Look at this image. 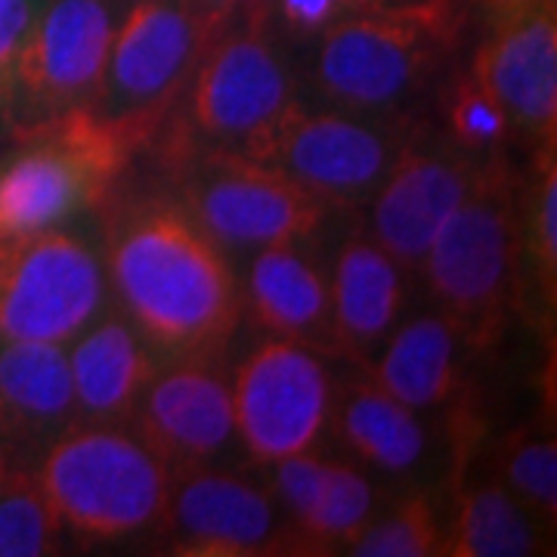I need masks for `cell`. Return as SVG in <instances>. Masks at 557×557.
I'll list each match as a JSON object with an SVG mask.
<instances>
[{
    "label": "cell",
    "mask_w": 557,
    "mask_h": 557,
    "mask_svg": "<svg viewBox=\"0 0 557 557\" xmlns=\"http://www.w3.org/2000/svg\"><path fill=\"white\" fill-rule=\"evenodd\" d=\"M341 440L347 449L387 474H406L428 453V431L416 409L403 406L375 381H357L344 391L335 409Z\"/></svg>",
    "instance_id": "cell-22"
},
{
    "label": "cell",
    "mask_w": 557,
    "mask_h": 557,
    "mask_svg": "<svg viewBox=\"0 0 557 557\" xmlns=\"http://www.w3.org/2000/svg\"><path fill=\"white\" fill-rule=\"evenodd\" d=\"M60 530L87 542H119L159 527L171 471L137 434L109 424H69L32 468Z\"/></svg>",
    "instance_id": "cell-4"
},
{
    "label": "cell",
    "mask_w": 557,
    "mask_h": 557,
    "mask_svg": "<svg viewBox=\"0 0 557 557\" xmlns=\"http://www.w3.org/2000/svg\"><path fill=\"white\" fill-rule=\"evenodd\" d=\"M186 7H193L196 13H201L205 20H211V22H220L239 0H183Z\"/></svg>",
    "instance_id": "cell-33"
},
{
    "label": "cell",
    "mask_w": 557,
    "mask_h": 557,
    "mask_svg": "<svg viewBox=\"0 0 557 557\" xmlns=\"http://www.w3.org/2000/svg\"><path fill=\"white\" fill-rule=\"evenodd\" d=\"M332 375L313 347L267 335L233 375L236 437L260 465L310 453L332 418Z\"/></svg>",
    "instance_id": "cell-8"
},
{
    "label": "cell",
    "mask_w": 557,
    "mask_h": 557,
    "mask_svg": "<svg viewBox=\"0 0 557 557\" xmlns=\"http://www.w3.org/2000/svg\"><path fill=\"white\" fill-rule=\"evenodd\" d=\"M156 121L75 106L22 127V149L0 168V242L57 230L102 205Z\"/></svg>",
    "instance_id": "cell-2"
},
{
    "label": "cell",
    "mask_w": 557,
    "mask_h": 557,
    "mask_svg": "<svg viewBox=\"0 0 557 557\" xmlns=\"http://www.w3.org/2000/svg\"><path fill=\"white\" fill-rule=\"evenodd\" d=\"M471 72L539 149L557 146V7L533 3L496 16Z\"/></svg>",
    "instance_id": "cell-14"
},
{
    "label": "cell",
    "mask_w": 557,
    "mask_h": 557,
    "mask_svg": "<svg viewBox=\"0 0 557 557\" xmlns=\"http://www.w3.org/2000/svg\"><path fill=\"white\" fill-rule=\"evenodd\" d=\"M214 22L183 0H137L115 22L106 78L97 100L106 115H152L174 100V90L196 72Z\"/></svg>",
    "instance_id": "cell-12"
},
{
    "label": "cell",
    "mask_w": 557,
    "mask_h": 557,
    "mask_svg": "<svg viewBox=\"0 0 557 557\" xmlns=\"http://www.w3.org/2000/svg\"><path fill=\"white\" fill-rule=\"evenodd\" d=\"M375 505V490L369 478L347 461H329V478L317 505L295 530L298 545H350L369 523Z\"/></svg>",
    "instance_id": "cell-26"
},
{
    "label": "cell",
    "mask_w": 557,
    "mask_h": 557,
    "mask_svg": "<svg viewBox=\"0 0 557 557\" xmlns=\"http://www.w3.org/2000/svg\"><path fill=\"white\" fill-rule=\"evenodd\" d=\"M276 465V496L282 498L292 530H298L300 520L307 518L317 505L319 493L329 478V458H319L313 453L278 458Z\"/></svg>",
    "instance_id": "cell-30"
},
{
    "label": "cell",
    "mask_w": 557,
    "mask_h": 557,
    "mask_svg": "<svg viewBox=\"0 0 557 557\" xmlns=\"http://www.w3.org/2000/svg\"><path fill=\"white\" fill-rule=\"evenodd\" d=\"M446 530L434 498L418 493L399 502L381 520H369L350 542L354 557H431L443 555Z\"/></svg>",
    "instance_id": "cell-28"
},
{
    "label": "cell",
    "mask_w": 557,
    "mask_h": 557,
    "mask_svg": "<svg viewBox=\"0 0 557 557\" xmlns=\"http://www.w3.org/2000/svg\"><path fill=\"white\" fill-rule=\"evenodd\" d=\"M115 20L106 0H50L22 47L7 115L32 127L100 97Z\"/></svg>",
    "instance_id": "cell-9"
},
{
    "label": "cell",
    "mask_w": 557,
    "mask_h": 557,
    "mask_svg": "<svg viewBox=\"0 0 557 557\" xmlns=\"http://www.w3.org/2000/svg\"><path fill=\"white\" fill-rule=\"evenodd\" d=\"M480 7H486L490 13H493V20L496 16H508V13H518V10H527V7H533V3H545V0H474ZM548 7V3H545Z\"/></svg>",
    "instance_id": "cell-34"
},
{
    "label": "cell",
    "mask_w": 557,
    "mask_h": 557,
    "mask_svg": "<svg viewBox=\"0 0 557 557\" xmlns=\"http://www.w3.org/2000/svg\"><path fill=\"white\" fill-rule=\"evenodd\" d=\"M245 298L260 332L273 338L332 350L329 341V282L313 260L300 251V242L267 245L255 251L248 267Z\"/></svg>",
    "instance_id": "cell-20"
},
{
    "label": "cell",
    "mask_w": 557,
    "mask_h": 557,
    "mask_svg": "<svg viewBox=\"0 0 557 557\" xmlns=\"http://www.w3.org/2000/svg\"><path fill=\"white\" fill-rule=\"evenodd\" d=\"M443 121L446 131L465 152H498V146L515 131L505 106L490 94V87L468 69L443 90Z\"/></svg>",
    "instance_id": "cell-29"
},
{
    "label": "cell",
    "mask_w": 557,
    "mask_h": 557,
    "mask_svg": "<svg viewBox=\"0 0 557 557\" xmlns=\"http://www.w3.org/2000/svg\"><path fill=\"white\" fill-rule=\"evenodd\" d=\"M7 258H10V245L0 242V278H3V267H7Z\"/></svg>",
    "instance_id": "cell-36"
},
{
    "label": "cell",
    "mask_w": 557,
    "mask_h": 557,
    "mask_svg": "<svg viewBox=\"0 0 557 557\" xmlns=\"http://www.w3.org/2000/svg\"><path fill=\"white\" fill-rule=\"evenodd\" d=\"M106 304L94 245L69 230L13 242L0 278V341L72 344Z\"/></svg>",
    "instance_id": "cell-7"
},
{
    "label": "cell",
    "mask_w": 557,
    "mask_h": 557,
    "mask_svg": "<svg viewBox=\"0 0 557 557\" xmlns=\"http://www.w3.org/2000/svg\"><path fill=\"white\" fill-rule=\"evenodd\" d=\"M406 304L403 267L372 236L341 242L329 282L332 350L369 359L394 332Z\"/></svg>",
    "instance_id": "cell-18"
},
{
    "label": "cell",
    "mask_w": 557,
    "mask_h": 557,
    "mask_svg": "<svg viewBox=\"0 0 557 557\" xmlns=\"http://www.w3.org/2000/svg\"><path fill=\"white\" fill-rule=\"evenodd\" d=\"M186 94L189 137L245 149L267 134L295 100L292 78L258 28L226 35L201 50Z\"/></svg>",
    "instance_id": "cell-11"
},
{
    "label": "cell",
    "mask_w": 557,
    "mask_h": 557,
    "mask_svg": "<svg viewBox=\"0 0 557 557\" xmlns=\"http://www.w3.org/2000/svg\"><path fill=\"white\" fill-rule=\"evenodd\" d=\"M106 270L124 317L164 357H220L242 319L233 263L177 199H137L115 211Z\"/></svg>",
    "instance_id": "cell-1"
},
{
    "label": "cell",
    "mask_w": 557,
    "mask_h": 557,
    "mask_svg": "<svg viewBox=\"0 0 557 557\" xmlns=\"http://www.w3.org/2000/svg\"><path fill=\"white\" fill-rule=\"evenodd\" d=\"M53 520L28 468L0 465V557H40L57 552Z\"/></svg>",
    "instance_id": "cell-27"
},
{
    "label": "cell",
    "mask_w": 557,
    "mask_h": 557,
    "mask_svg": "<svg viewBox=\"0 0 557 557\" xmlns=\"http://www.w3.org/2000/svg\"><path fill=\"white\" fill-rule=\"evenodd\" d=\"M161 523L177 555H267L278 542L270 496L258 483L223 471H180L171 480Z\"/></svg>",
    "instance_id": "cell-16"
},
{
    "label": "cell",
    "mask_w": 557,
    "mask_h": 557,
    "mask_svg": "<svg viewBox=\"0 0 557 557\" xmlns=\"http://www.w3.org/2000/svg\"><path fill=\"white\" fill-rule=\"evenodd\" d=\"M338 10H344L338 0H278L282 22L300 35L325 32L338 16Z\"/></svg>",
    "instance_id": "cell-32"
},
{
    "label": "cell",
    "mask_w": 557,
    "mask_h": 557,
    "mask_svg": "<svg viewBox=\"0 0 557 557\" xmlns=\"http://www.w3.org/2000/svg\"><path fill=\"white\" fill-rule=\"evenodd\" d=\"M177 201L223 251L307 242L329 218V205L310 189L226 146L186 152Z\"/></svg>",
    "instance_id": "cell-6"
},
{
    "label": "cell",
    "mask_w": 557,
    "mask_h": 557,
    "mask_svg": "<svg viewBox=\"0 0 557 557\" xmlns=\"http://www.w3.org/2000/svg\"><path fill=\"white\" fill-rule=\"evenodd\" d=\"M399 149L397 137L372 124L344 112H310L292 102L267 134L239 152L278 168L329 208H344L379 189Z\"/></svg>",
    "instance_id": "cell-10"
},
{
    "label": "cell",
    "mask_w": 557,
    "mask_h": 557,
    "mask_svg": "<svg viewBox=\"0 0 557 557\" xmlns=\"http://www.w3.org/2000/svg\"><path fill=\"white\" fill-rule=\"evenodd\" d=\"M220 357H180L156 372L134 406V434L180 474L220 456L236 437L233 381Z\"/></svg>",
    "instance_id": "cell-13"
},
{
    "label": "cell",
    "mask_w": 557,
    "mask_h": 557,
    "mask_svg": "<svg viewBox=\"0 0 557 557\" xmlns=\"http://www.w3.org/2000/svg\"><path fill=\"white\" fill-rule=\"evenodd\" d=\"M421 273L461 338H496L508 310L523 298L520 186L505 161L478 168L471 193L431 242Z\"/></svg>",
    "instance_id": "cell-3"
},
{
    "label": "cell",
    "mask_w": 557,
    "mask_h": 557,
    "mask_svg": "<svg viewBox=\"0 0 557 557\" xmlns=\"http://www.w3.org/2000/svg\"><path fill=\"white\" fill-rule=\"evenodd\" d=\"M520 245L523 273L548 317L557 304V146L539 149L533 180L520 193Z\"/></svg>",
    "instance_id": "cell-24"
},
{
    "label": "cell",
    "mask_w": 557,
    "mask_h": 557,
    "mask_svg": "<svg viewBox=\"0 0 557 557\" xmlns=\"http://www.w3.org/2000/svg\"><path fill=\"white\" fill-rule=\"evenodd\" d=\"M474 180L478 164H471V159L403 143L372 199V239L399 267L416 270L443 223L471 193Z\"/></svg>",
    "instance_id": "cell-15"
},
{
    "label": "cell",
    "mask_w": 557,
    "mask_h": 557,
    "mask_svg": "<svg viewBox=\"0 0 557 557\" xmlns=\"http://www.w3.org/2000/svg\"><path fill=\"white\" fill-rule=\"evenodd\" d=\"M458 344L461 332L449 317H412L387 335L381 357L372 362V381L416 412L437 409L458 391Z\"/></svg>",
    "instance_id": "cell-21"
},
{
    "label": "cell",
    "mask_w": 557,
    "mask_h": 557,
    "mask_svg": "<svg viewBox=\"0 0 557 557\" xmlns=\"http://www.w3.org/2000/svg\"><path fill=\"white\" fill-rule=\"evenodd\" d=\"M341 7L347 10H375V7H391V3H399V0H338Z\"/></svg>",
    "instance_id": "cell-35"
},
{
    "label": "cell",
    "mask_w": 557,
    "mask_h": 557,
    "mask_svg": "<svg viewBox=\"0 0 557 557\" xmlns=\"http://www.w3.org/2000/svg\"><path fill=\"white\" fill-rule=\"evenodd\" d=\"M75 409L90 421L131 416L159 372V357L124 313L90 322L69 354Z\"/></svg>",
    "instance_id": "cell-19"
},
{
    "label": "cell",
    "mask_w": 557,
    "mask_h": 557,
    "mask_svg": "<svg viewBox=\"0 0 557 557\" xmlns=\"http://www.w3.org/2000/svg\"><path fill=\"white\" fill-rule=\"evenodd\" d=\"M458 20L449 0H399L357 10L322 32L317 84L347 109H384L399 102L453 47Z\"/></svg>",
    "instance_id": "cell-5"
},
{
    "label": "cell",
    "mask_w": 557,
    "mask_h": 557,
    "mask_svg": "<svg viewBox=\"0 0 557 557\" xmlns=\"http://www.w3.org/2000/svg\"><path fill=\"white\" fill-rule=\"evenodd\" d=\"M69 354L62 344L0 341V465L28 468L75 416ZM32 471V468H28Z\"/></svg>",
    "instance_id": "cell-17"
},
{
    "label": "cell",
    "mask_w": 557,
    "mask_h": 557,
    "mask_svg": "<svg viewBox=\"0 0 557 557\" xmlns=\"http://www.w3.org/2000/svg\"><path fill=\"white\" fill-rule=\"evenodd\" d=\"M50 0H0V112L10 109L22 47Z\"/></svg>",
    "instance_id": "cell-31"
},
{
    "label": "cell",
    "mask_w": 557,
    "mask_h": 557,
    "mask_svg": "<svg viewBox=\"0 0 557 557\" xmlns=\"http://www.w3.org/2000/svg\"><path fill=\"white\" fill-rule=\"evenodd\" d=\"M536 518L505 490L502 480L474 483L458 496L456 520L446 533L449 557H527L542 548Z\"/></svg>",
    "instance_id": "cell-23"
},
{
    "label": "cell",
    "mask_w": 557,
    "mask_h": 557,
    "mask_svg": "<svg viewBox=\"0 0 557 557\" xmlns=\"http://www.w3.org/2000/svg\"><path fill=\"white\" fill-rule=\"evenodd\" d=\"M498 480L520 505L539 520L555 527L557 518V443L536 428H518L502 440Z\"/></svg>",
    "instance_id": "cell-25"
}]
</instances>
